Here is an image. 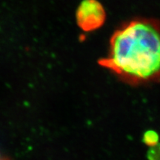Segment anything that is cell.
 Wrapping results in <instances>:
<instances>
[{
	"label": "cell",
	"mask_w": 160,
	"mask_h": 160,
	"mask_svg": "<svg viewBox=\"0 0 160 160\" xmlns=\"http://www.w3.org/2000/svg\"><path fill=\"white\" fill-rule=\"evenodd\" d=\"M0 160H6V159H4V158H1V157H0Z\"/></svg>",
	"instance_id": "5b68a950"
},
{
	"label": "cell",
	"mask_w": 160,
	"mask_h": 160,
	"mask_svg": "<svg viewBox=\"0 0 160 160\" xmlns=\"http://www.w3.org/2000/svg\"><path fill=\"white\" fill-rule=\"evenodd\" d=\"M148 154L149 160H160V145L151 147Z\"/></svg>",
	"instance_id": "277c9868"
},
{
	"label": "cell",
	"mask_w": 160,
	"mask_h": 160,
	"mask_svg": "<svg viewBox=\"0 0 160 160\" xmlns=\"http://www.w3.org/2000/svg\"><path fill=\"white\" fill-rule=\"evenodd\" d=\"M101 66L133 85L160 82V22L137 18L112 35L108 57Z\"/></svg>",
	"instance_id": "6da1fadb"
},
{
	"label": "cell",
	"mask_w": 160,
	"mask_h": 160,
	"mask_svg": "<svg viewBox=\"0 0 160 160\" xmlns=\"http://www.w3.org/2000/svg\"><path fill=\"white\" fill-rule=\"evenodd\" d=\"M105 19V10L97 0H83L78 7L77 25L84 31L91 32L100 28Z\"/></svg>",
	"instance_id": "7a4b0ae2"
},
{
	"label": "cell",
	"mask_w": 160,
	"mask_h": 160,
	"mask_svg": "<svg viewBox=\"0 0 160 160\" xmlns=\"http://www.w3.org/2000/svg\"><path fill=\"white\" fill-rule=\"evenodd\" d=\"M143 142L148 147L151 148L159 144V134L155 131H147L144 133L142 138Z\"/></svg>",
	"instance_id": "3957f363"
}]
</instances>
